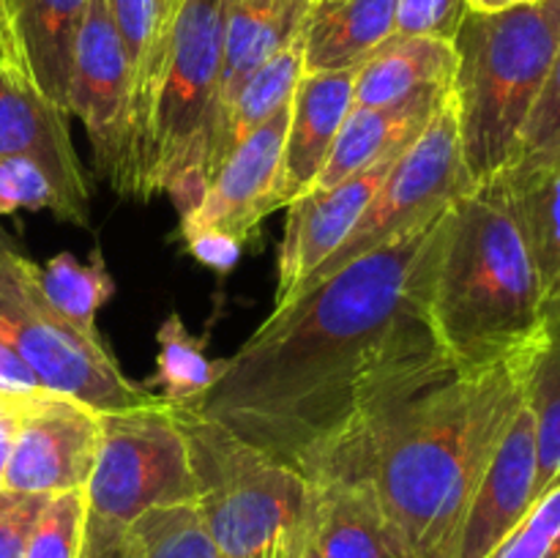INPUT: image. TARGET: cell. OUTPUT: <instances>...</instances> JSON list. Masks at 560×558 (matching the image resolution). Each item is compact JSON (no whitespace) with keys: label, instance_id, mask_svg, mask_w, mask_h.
I'll list each match as a JSON object with an SVG mask.
<instances>
[{"label":"cell","instance_id":"f6af8a7d","mask_svg":"<svg viewBox=\"0 0 560 558\" xmlns=\"http://www.w3.org/2000/svg\"><path fill=\"white\" fill-rule=\"evenodd\" d=\"M0 63H3V58H0Z\"/></svg>","mask_w":560,"mask_h":558},{"label":"cell","instance_id":"9c48e42d","mask_svg":"<svg viewBox=\"0 0 560 558\" xmlns=\"http://www.w3.org/2000/svg\"><path fill=\"white\" fill-rule=\"evenodd\" d=\"M85 498L91 512L120 525L148 509L197 501L186 438L167 403L102 414Z\"/></svg>","mask_w":560,"mask_h":558},{"label":"cell","instance_id":"4fadbf2b","mask_svg":"<svg viewBox=\"0 0 560 558\" xmlns=\"http://www.w3.org/2000/svg\"><path fill=\"white\" fill-rule=\"evenodd\" d=\"M536 479H539L536 421L528 403H523L470 498L459 531L457 558L490 556L534 507Z\"/></svg>","mask_w":560,"mask_h":558},{"label":"cell","instance_id":"4316f807","mask_svg":"<svg viewBox=\"0 0 560 558\" xmlns=\"http://www.w3.org/2000/svg\"><path fill=\"white\" fill-rule=\"evenodd\" d=\"M159 356L156 372L142 386L167 405H197L208 394V388L224 375L228 359L211 361L197 339L184 326L180 315H167L156 334Z\"/></svg>","mask_w":560,"mask_h":558},{"label":"cell","instance_id":"e0dca14e","mask_svg":"<svg viewBox=\"0 0 560 558\" xmlns=\"http://www.w3.org/2000/svg\"><path fill=\"white\" fill-rule=\"evenodd\" d=\"M310 5L312 0H224L222 74L208 140L222 129L241 85L304 33Z\"/></svg>","mask_w":560,"mask_h":558},{"label":"cell","instance_id":"836d02e7","mask_svg":"<svg viewBox=\"0 0 560 558\" xmlns=\"http://www.w3.org/2000/svg\"><path fill=\"white\" fill-rule=\"evenodd\" d=\"M547 151H560V49L520 137V156Z\"/></svg>","mask_w":560,"mask_h":558},{"label":"cell","instance_id":"7bdbcfd3","mask_svg":"<svg viewBox=\"0 0 560 558\" xmlns=\"http://www.w3.org/2000/svg\"><path fill=\"white\" fill-rule=\"evenodd\" d=\"M301 558H320V553H317V547H315V539H312L310 545H306L304 556H301Z\"/></svg>","mask_w":560,"mask_h":558},{"label":"cell","instance_id":"30bf717a","mask_svg":"<svg viewBox=\"0 0 560 558\" xmlns=\"http://www.w3.org/2000/svg\"><path fill=\"white\" fill-rule=\"evenodd\" d=\"M66 113L77 115L85 126L98 173L129 195L131 74L107 0H88L82 14Z\"/></svg>","mask_w":560,"mask_h":558},{"label":"cell","instance_id":"60d3db41","mask_svg":"<svg viewBox=\"0 0 560 558\" xmlns=\"http://www.w3.org/2000/svg\"><path fill=\"white\" fill-rule=\"evenodd\" d=\"M525 3H536V0H465L468 11H474V14H498V11H506Z\"/></svg>","mask_w":560,"mask_h":558},{"label":"cell","instance_id":"7c38bea8","mask_svg":"<svg viewBox=\"0 0 560 558\" xmlns=\"http://www.w3.org/2000/svg\"><path fill=\"white\" fill-rule=\"evenodd\" d=\"M290 104L257 126L233 148L208 184L195 211L180 217V228H213L244 244L252 230L277 211V181L288 137Z\"/></svg>","mask_w":560,"mask_h":558},{"label":"cell","instance_id":"3957f363","mask_svg":"<svg viewBox=\"0 0 560 558\" xmlns=\"http://www.w3.org/2000/svg\"><path fill=\"white\" fill-rule=\"evenodd\" d=\"M545 293L506 173L452 202L430 295V326L457 370L520 353L539 337Z\"/></svg>","mask_w":560,"mask_h":558},{"label":"cell","instance_id":"f1b7e54d","mask_svg":"<svg viewBox=\"0 0 560 558\" xmlns=\"http://www.w3.org/2000/svg\"><path fill=\"white\" fill-rule=\"evenodd\" d=\"M124 558H217L197 501L156 507L126 525Z\"/></svg>","mask_w":560,"mask_h":558},{"label":"cell","instance_id":"5bb4252c","mask_svg":"<svg viewBox=\"0 0 560 558\" xmlns=\"http://www.w3.org/2000/svg\"><path fill=\"white\" fill-rule=\"evenodd\" d=\"M397 156L399 153L381 159L331 189H310L290 202L288 228L279 252L277 306L284 304L290 293L339 249L377 195Z\"/></svg>","mask_w":560,"mask_h":558},{"label":"cell","instance_id":"ba28073f","mask_svg":"<svg viewBox=\"0 0 560 558\" xmlns=\"http://www.w3.org/2000/svg\"><path fill=\"white\" fill-rule=\"evenodd\" d=\"M470 186L474 184H470L468 170H465L457 98H454L452 88V93L432 113L430 124L392 164L386 181L372 197L370 206L364 208L348 239L290 293L284 304L304 295L306 290L320 284L323 279L337 274L355 257L424 224L427 219L452 206Z\"/></svg>","mask_w":560,"mask_h":558},{"label":"cell","instance_id":"ac0fdd59","mask_svg":"<svg viewBox=\"0 0 560 558\" xmlns=\"http://www.w3.org/2000/svg\"><path fill=\"white\" fill-rule=\"evenodd\" d=\"M5 9L16 71L66 113L71 58L88 0H5Z\"/></svg>","mask_w":560,"mask_h":558},{"label":"cell","instance_id":"5b68a950","mask_svg":"<svg viewBox=\"0 0 560 558\" xmlns=\"http://www.w3.org/2000/svg\"><path fill=\"white\" fill-rule=\"evenodd\" d=\"M170 410L186 438L197 507L217 558L304 556L315 539V485L197 408L170 405Z\"/></svg>","mask_w":560,"mask_h":558},{"label":"cell","instance_id":"e575fe53","mask_svg":"<svg viewBox=\"0 0 560 558\" xmlns=\"http://www.w3.org/2000/svg\"><path fill=\"white\" fill-rule=\"evenodd\" d=\"M49 496L0 487V558H25L33 525Z\"/></svg>","mask_w":560,"mask_h":558},{"label":"cell","instance_id":"8d00e7d4","mask_svg":"<svg viewBox=\"0 0 560 558\" xmlns=\"http://www.w3.org/2000/svg\"><path fill=\"white\" fill-rule=\"evenodd\" d=\"M126 525L88 509L85 539H82L80 558H124Z\"/></svg>","mask_w":560,"mask_h":558},{"label":"cell","instance_id":"4dcf8cb0","mask_svg":"<svg viewBox=\"0 0 560 558\" xmlns=\"http://www.w3.org/2000/svg\"><path fill=\"white\" fill-rule=\"evenodd\" d=\"M44 208L69 219L63 197L42 164L25 156H0V217Z\"/></svg>","mask_w":560,"mask_h":558},{"label":"cell","instance_id":"7a4b0ae2","mask_svg":"<svg viewBox=\"0 0 560 558\" xmlns=\"http://www.w3.org/2000/svg\"><path fill=\"white\" fill-rule=\"evenodd\" d=\"M528 350L476 370L446 364L410 383L306 479L364 476L410 558H457L470 498L525 403Z\"/></svg>","mask_w":560,"mask_h":558},{"label":"cell","instance_id":"f546056e","mask_svg":"<svg viewBox=\"0 0 560 558\" xmlns=\"http://www.w3.org/2000/svg\"><path fill=\"white\" fill-rule=\"evenodd\" d=\"M85 523V487L55 492L47 498L36 525H33L25 558H80Z\"/></svg>","mask_w":560,"mask_h":558},{"label":"cell","instance_id":"277c9868","mask_svg":"<svg viewBox=\"0 0 560 558\" xmlns=\"http://www.w3.org/2000/svg\"><path fill=\"white\" fill-rule=\"evenodd\" d=\"M452 42L459 140L476 186L520 156L525 120L560 49V0H536L498 14L468 11Z\"/></svg>","mask_w":560,"mask_h":558},{"label":"cell","instance_id":"6da1fadb","mask_svg":"<svg viewBox=\"0 0 560 558\" xmlns=\"http://www.w3.org/2000/svg\"><path fill=\"white\" fill-rule=\"evenodd\" d=\"M448 222L452 206L277 306L189 408L310 476L383 399L452 364L430 326Z\"/></svg>","mask_w":560,"mask_h":558},{"label":"cell","instance_id":"d6a6232c","mask_svg":"<svg viewBox=\"0 0 560 558\" xmlns=\"http://www.w3.org/2000/svg\"><path fill=\"white\" fill-rule=\"evenodd\" d=\"M468 5L465 0H397V36H457Z\"/></svg>","mask_w":560,"mask_h":558},{"label":"cell","instance_id":"d6986e66","mask_svg":"<svg viewBox=\"0 0 560 558\" xmlns=\"http://www.w3.org/2000/svg\"><path fill=\"white\" fill-rule=\"evenodd\" d=\"M317 492L315 547L320 558H410L364 476L312 481Z\"/></svg>","mask_w":560,"mask_h":558},{"label":"cell","instance_id":"8fae6325","mask_svg":"<svg viewBox=\"0 0 560 558\" xmlns=\"http://www.w3.org/2000/svg\"><path fill=\"white\" fill-rule=\"evenodd\" d=\"M102 438V414L74 397L38 392L25 399L0 487L16 492H55L85 487Z\"/></svg>","mask_w":560,"mask_h":558},{"label":"cell","instance_id":"7402d4cb","mask_svg":"<svg viewBox=\"0 0 560 558\" xmlns=\"http://www.w3.org/2000/svg\"><path fill=\"white\" fill-rule=\"evenodd\" d=\"M454 42L394 33L355 69V107H386L432 88H454Z\"/></svg>","mask_w":560,"mask_h":558},{"label":"cell","instance_id":"44dd1931","mask_svg":"<svg viewBox=\"0 0 560 558\" xmlns=\"http://www.w3.org/2000/svg\"><path fill=\"white\" fill-rule=\"evenodd\" d=\"M397 33V0H312L304 22V71L359 69Z\"/></svg>","mask_w":560,"mask_h":558},{"label":"cell","instance_id":"cb8c5ba5","mask_svg":"<svg viewBox=\"0 0 560 558\" xmlns=\"http://www.w3.org/2000/svg\"><path fill=\"white\" fill-rule=\"evenodd\" d=\"M301 74H304V38L299 36L241 85L222 129L208 140L206 162H202L208 184L241 140H246L260 124H266L277 109L290 104Z\"/></svg>","mask_w":560,"mask_h":558},{"label":"cell","instance_id":"b9f144b4","mask_svg":"<svg viewBox=\"0 0 560 558\" xmlns=\"http://www.w3.org/2000/svg\"><path fill=\"white\" fill-rule=\"evenodd\" d=\"M178 3H180V0H159V5H162V16H164V22H167V27H170V22H173V14H175V9H178Z\"/></svg>","mask_w":560,"mask_h":558},{"label":"cell","instance_id":"ffe728a7","mask_svg":"<svg viewBox=\"0 0 560 558\" xmlns=\"http://www.w3.org/2000/svg\"><path fill=\"white\" fill-rule=\"evenodd\" d=\"M452 93V88H432L386 107H353L339 129L334 151L326 167L317 175L312 189H331L359 170L381 159L402 153L430 124L438 104Z\"/></svg>","mask_w":560,"mask_h":558},{"label":"cell","instance_id":"d590c367","mask_svg":"<svg viewBox=\"0 0 560 558\" xmlns=\"http://www.w3.org/2000/svg\"><path fill=\"white\" fill-rule=\"evenodd\" d=\"M180 239H184L186 249L195 260H200L202 266L213 268L219 274L233 271L235 263L241 257V241H235L233 235L222 233V230L213 228H180Z\"/></svg>","mask_w":560,"mask_h":558},{"label":"cell","instance_id":"83f0119b","mask_svg":"<svg viewBox=\"0 0 560 558\" xmlns=\"http://www.w3.org/2000/svg\"><path fill=\"white\" fill-rule=\"evenodd\" d=\"M36 284L49 306L85 332H96V312L115 290L98 249L91 255V263H80L71 252H60L44 266H36Z\"/></svg>","mask_w":560,"mask_h":558},{"label":"cell","instance_id":"74e56055","mask_svg":"<svg viewBox=\"0 0 560 558\" xmlns=\"http://www.w3.org/2000/svg\"><path fill=\"white\" fill-rule=\"evenodd\" d=\"M38 392H44L38 377L33 375L25 359L11 348L9 339L0 337V394L3 397H33Z\"/></svg>","mask_w":560,"mask_h":558},{"label":"cell","instance_id":"8992f818","mask_svg":"<svg viewBox=\"0 0 560 558\" xmlns=\"http://www.w3.org/2000/svg\"><path fill=\"white\" fill-rule=\"evenodd\" d=\"M222 53L224 0H180L164 42L131 195L167 191L184 175H206L202 162L222 74Z\"/></svg>","mask_w":560,"mask_h":558},{"label":"cell","instance_id":"ab89813d","mask_svg":"<svg viewBox=\"0 0 560 558\" xmlns=\"http://www.w3.org/2000/svg\"><path fill=\"white\" fill-rule=\"evenodd\" d=\"M0 58H3L5 66L16 69V55H14V42H11L9 9H5V0H0Z\"/></svg>","mask_w":560,"mask_h":558},{"label":"cell","instance_id":"52a82bcc","mask_svg":"<svg viewBox=\"0 0 560 558\" xmlns=\"http://www.w3.org/2000/svg\"><path fill=\"white\" fill-rule=\"evenodd\" d=\"M0 337L47 392L80 399L98 414L162 403L118 370L98 332H85L47 304L36 284V263L9 246H0Z\"/></svg>","mask_w":560,"mask_h":558},{"label":"cell","instance_id":"1f68e13d","mask_svg":"<svg viewBox=\"0 0 560 558\" xmlns=\"http://www.w3.org/2000/svg\"><path fill=\"white\" fill-rule=\"evenodd\" d=\"M487 558H560V481L541 492Z\"/></svg>","mask_w":560,"mask_h":558},{"label":"cell","instance_id":"ee69618b","mask_svg":"<svg viewBox=\"0 0 560 558\" xmlns=\"http://www.w3.org/2000/svg\"><path fill=\"white\" fill-rule=\"evenodd\" d=\"M0 246H9V244H5V241H3V235H0Z\"/></svg>","mask_w":560,"mask_h":558},{"label":"cell","instance_id":"484cf974","mask_svg":"<svg viewBox=\"0 0 560 558\" xmlns=\"http://www.w3.org/2000/svg\"><path fill=\"white\" fill-rule=\"evenodd\" d=\"M525 403L536 421L539 479L536 498L560 481V306L545 312V323L528 350Z\"/></svg>","mask_w":560,"mask_h":558},{"label":"cell","instance_id":"f35d334b","mask_svg":"<svg viewBox=\"0 0 560 558\" xmlns=\"http://www.w3.org/2000/svg\"><path fill=\"white\" fill-rule=\"evenodd\" d=\"M25 399L27 397H0V481H3L5 465H9L11 449H14L16 432H20Z\"/></svg>","mask_w":560,"mask_h":558},{"label":"cell","instance_id":"603a6c76","mask_svg":"<svg viewBox=\"0 0 560 558\" xmlns=\"http://www.w3.org/2000/svg\"><path fill=\"white\" fill-rule=\"evenodd\" d=\"M503 173L512 186L547 312L560 306V151L525 153Z\"/></svg>","mask_w":560,"mask_h":558},{"label":"cell","instance_id":"9a60e30c","mask_svg":"<svg viewBox=\"0 0 560 558\" xmlns=\"http://www.w3.org/2000/svg\"><path fill=\"white\" fill-rule=\"evenodd\" d=\"M0 156L42 164L63 197L69 222L88 224V184L66 113L5 63H0Z\"/></svg>","mask_w":560,"mask_h":558},{"label":"cell","instance_id":"2e32d148","mask_svg":"<svg viewBox=\"0 0 560 558\" xmlns=\"http://www.w3.org/2000/svg\"><path fill=\"white\" fill-rule=\"evenodd\" d=\"M355 69L304 71L290 98V124L279 164L277 200L290 206L315 186L339 129L355 107Z\"/></svg>","mask_w":560,"mask_h":558},{"label":"cell","instance_id":"d4e9b609","mask_svg":"<svg viewBox=\"0 0 560 558\" xmlns=\"http://www.w3.org/2000/svg\"><path fill=\"white\" fill-rule=\"evenodd\" d=\"M124 44L126 63L131 74V164H129V195L135 181L137 153H140L142 135L151 113L153 91H156L159 69L167 42V22L162 16L159 0H107Z\"/></svg>","mask_w":560,"mask_h":558}]
</instances>
